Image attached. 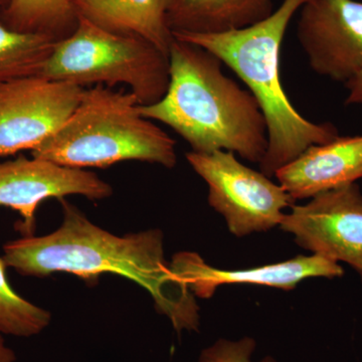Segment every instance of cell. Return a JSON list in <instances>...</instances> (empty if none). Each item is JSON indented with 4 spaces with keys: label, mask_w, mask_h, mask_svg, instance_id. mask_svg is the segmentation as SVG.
<instances>
[{
    "label": "cell",
    "mask_w": 362,
    "mask_h": 362,
    "mask_svg": "<svg viewBox=\"0 0 362 362\" xmlns=\"http://www.w3.org/2000/svg\"><path fill=\"white\" fill-rule=\"evenodd\" d=\"M57 42L51 35L14 32L0 23V84L37 77Z\"/></svg>",
    "instance_id": "16"
},
{
    "label": "cell",
    "mask_w": 362,
    "mask_h": 362,
    "mask_svg": "<svg viewBox=\"0 0 362 362\" xmlns=\"http://www.w3.org/2000/svg\"><path fill=\"white\" fill-rule=\"evenodd\" d=\"M297 37L312 70L345 84L362 71V2L306 0Z\"/></svg>",
    "instance_id": "9"
},
{
    "label": "cell",
    "mask_w": 362,
    "mask_h": 362,
    "mask_svg": "<svg viewBox=\"0 0 362 362\" xmlns=\"http://www.w3.org/2000/svg\"><path fill=\"white\" fill-rule=\"evenodd\" d=\"M170 268L195 296L202 299L213 297L221 285L268 286L291 291L306 279H334L344 274L339 264L315 254L309 257L299 255L287 261L256 268L221 270L207 265L195 252H182L173 257Z\"/></svg>",
    "instance_id": "11"
},
{
    "label": "cell",
    "mask_w": 362,
    "mask_h": 362,
    "mask_svg": "<svg viewBox=\"0 0 362 362\" xmlns=\"http://www.w3.org/2000/svg\"><path fill=\"white\" fill-rule=\"evenodd\" d=\"M306 0H283L263 21L221 33H173L175 39L201 47L232 69L254 95L268 126V148L259 163L268 177L313 145L335 139L332 124L304 118L288 99L280 78L281 45L293 16Z\"/></svg>",
    "instance_id": "3"
},
{
    "label": "cell",
    "mask_w": 362,
    "mask_h": 362,
    "mask_svg": "<svg viewBox=\"0 0 362 362\" xmlns=\"http://www.w3.org/2000/svg\"><path fill=\"white\" fill-rule=\"evenodd\" d=\"M86 88L42 77L0 84V158L35 150L77 108Z\"/></svg>",
    "instance_id": "7"
},
{
    "label": "cell",
    "mask_w": 362,
    "mask_h": 362,
    "mask_svg": "<svg viewBox=\"0 0 362 362\" xmlns=\"http://www.w3.org/2000/svg\"><path fill=\"white\" fill-rule=\"evenodd\" d=\"M274 176L295 201L356 183L362 178V135L313 145Z\"/></svg>",
    "instance_id": "12"
},
{
    "label": "cell",
    "mask_w": 362,
    "mask_h": 362,
    "mask_svg": "<svg viewBox=\"0 0 362 362\" xmlns=\"http://www.w3.org/2000/svg\"><path fill=\"white\" fill-rule=\"evenodd\" d=\"M16 356L13 350L6 346L4 337L0 333V362H16Z\"/></svg>",
    "instance_id": "20"
},
{
    "label": "cell",
    "mask_w": 362,
    "mask_h": 362,
    "mask_svg": "<svg viewBox=\"0 0 362 362\" xmlns=\"http://www.w3.org/2000/svg\"><path fill=\"white\" fill-rule=\"evenodd\" d=\"M345 87L349 90L346 104L362 105V71L345 83Z\"/></svg>",
    "instance_id": "19"
},
{
    "label": "cell",
    "mask_w": 362,
    "mask_h": 362,
    "mask_svg": "<svg viewBox=\"0 0 362 362\" xmlns=\"http://www.w3.org/2000/svg\"><path fill=\"white\" fill-rule=\"evenodd\" d=\"M113 194V188L96 173L59 165L45 159L20 156L0 163V206L21 214L18 228L23 237L33 235L35 211L42 202L83 195L99 201Z\"/></svg>",
    "instance_id": "10"
},
{
    "label": "cell",
    "mask_w": 362,
    "mask_h": 362,
    "mask_svg": "<svg viewBox=\"0 0 362 362\" xmlns=\"http://www.w3.org/2000/svg\"><path fill=\"white\" fill-rule=\"evenodd\" d=\"M168 54L146 40L119 35L78 16L37 77L89 88L126 85L140 105L156 103L169 85Z\"/></svg>",
    "instance_id": "5"
},
{
    "label": "cell",
    "mask_w": 362,
    "mask_h": 362,
    "mask_svg": "<svg viewBox=\"0 0 362 362\" xmlns=\"http://www.w3.org/2000/svg\"><path fill=\"white\" fill-rule=\"evenodd\" d=\"M64 221L56 232L6 243L2 257L21 275L65 272L92 280L101 274L130 279L153 298L176 331L199 330V307L188 286L164 258L163 233L149 230L118 237L94 225L78 207L59 201Z\"/></svg>",
    "instance_id": "1"
},
{
    "label": "cell",
    "mask_w": 362,
    "mask_h": 362,
    "mask_svg": "<svg viewBox=\"0 0 362 362\" xmlns=\"http://www.w3.org/2000/svg\"><path fill=\"white\" fill-rule=\"evenodd\" d=\"M75 0H9L0 8V23L14 32L44 33L66 39L78 23Z\"/></svg>",
    "instance_id": "15"
},
{
    "label": "cell",
    "mask_w": 362,
    "mask_h": 362,
    "mask_svg": "<svg viewBox=\"0 0 362 362\" xmlns=\"http://www.w3.org/2000/svg\"><path fill=\"white\" fill-rule=\"evenodd\" d=\"M256 349L252 338H243L239 341L220 339L213 346L202 350L199 362H252L251 356ZM259 362H277L267 356Z\"/></svg>",
    "instance_id": "18"
},
{
    "label": "cell",
    "mask_w": 362,
    "mask_h": 362,
    "mask_svg": "<svg viewBox=\"0 0 362 362\" xmlns=\"http://www.w3.org/2000/svg\"><path fill=\"white\" fill-rule=\"evenodd\" d=\"M173 0H75L77 16L119 35L146 40L168 54L173 33L168 16Z\"/></svg>",
    "instance_id": "13"
},
{
    "label": "cell",
    "mask_w": 362,
    "mask_h": 362,
    "mask_svg": "<svg viewBox=\"0 0 362 362\" xmlns=\"http://www.w3.org/2000/svg\"><path fill=\"white\" fill-rule=\"evenodd\" d=\"M188 163L209 187V206L225 218L235 237L267 232L280 226L295 199L270 177L247 168L235 153L216 150L211 153H187Z\"/></svg>",
    "instance_id": "6"
},
{
    "label": "cell",
    "mask_w": 362,
    "mask_h": 362,
    "mask_svg": "<svg viewBox=\"0 0 362 362\" xmlns=\"http://www.w3.org/2000/svg\"><path fill=\"white\" fill-rule=\"evenodd\" d=\"M281 230L295 243L335 263H346L362 282V194L356 183L324 192L308 204L293 206Z\"/></svg>",
    "instance_id": "8"
},
{
    "label": "cell",
    "mask_w": 362,
    "mask_h": 362,
    "mask_svg": "<svg viewBox=\"0 0 362 362\" xmlns=\"http://www.w3.org/2000/svg\"><path fill=\"white\" fill-rule=\"evenodd\" d=\"M169 85L156 103L139 105L145 118L165 124L192 151L238 153L261 163L268 148V126L254 95L221 71V61L197 45L173 40Z\"/></svg>",
    "instance_id": "2"
},
{
    "label": "cell",
    "mask_w": 362,
    "mask_h": 362,
    "mask_svg": "<svg viewBox=\"0 0 362 362\" xmlns=\"http://www.w3.org/2000/svg\"><path fill=\"white\" fill-rule=\"evenodd\" d=\"M6 268V262L0 258V333L18 337L39 334L51 322V313L14 291Z\"/></svg>",
    "instance_id": "17"
},
{
    "label": "cell",
    "mask_w": 362,
    "mask_h": 362,
    "mask_svg": "<svg viewBox=\"0 0 362 362\" xmlns=\"http://www.w3.org/2000/svg\"><path fill=\"white\" fill-rule=\"evenodd\" d=\"M272 0H173L171 33H221L247 28L273 13Z\"/></svg>",
    "instance_id": "14"
},
{
    "label": "cell",
    "mask_w": 362,
    "mask_h": 362,
    "mask_svg": "<svg viewBox=\"0 0 362 362\" xmlns=\"http://www.w3.org/2000/svg\"><path fill=\"white\" fill-rule=\"evenodd\" d=\"M128 90L104 86L86 88L77 108L32 156L69 168H106L138 160L173 168L175 141L138 110Z\"/></svg>",
    "instance_id": "4"
},
{
    "label": "cell",
    "mask_w": 362,
    "mask_h": 362,
    "mask_svg": "<svg viewBox=\"0 0 362 362\" xmlns=\"http://www.w3.org/2000/svg\"><path fill=\"white\" fill-rule=\"evenodd\" d=\"M9 0H0V8L6 6L8 4Z\"/></svg>",
    "instance_id": "21"
}]
</instances>
